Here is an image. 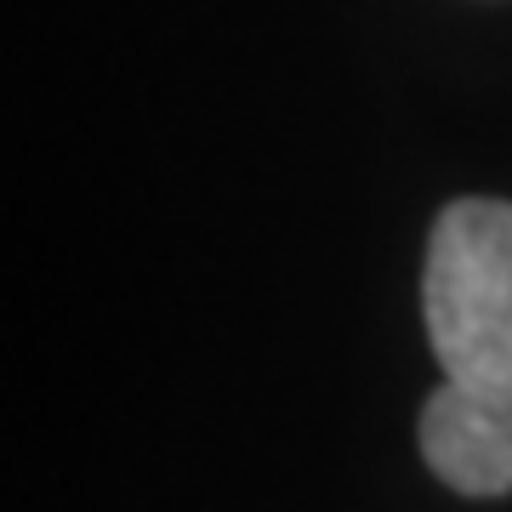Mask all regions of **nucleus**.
<instances>
[{
  "label": "nucleus",
  "mask_w": 512,
  "mask_h": 512,
  "mask_svg": "<svg viewBox=\"0 0 512 512\" xmlns=\"http://www.w3.org/2000/svg\"><path fill=\"white\" fill-rule=\"evenodd\" d=\"M421 313L444 382L512 404V200L444 205L427 239Z\"/></svg>",
  "instance_id": "obj_1"
},
{
  "label": "nucleus",
  "mask_w": 512,
  "mask_h": 512,
  "mask_svg": "<svg viewBox=\"0 0 512 512\" xmlns=\"http://www.w3.org/2000/svg\"><path fill=\"white\" fill-rule=\"evenodd\" d=\"M421 461L456 495H507L512 490V404L473 393L461 382L433 387L421 404Z\"/></svg>",
  "instance_id": "obj_2"
}]
</instances>
